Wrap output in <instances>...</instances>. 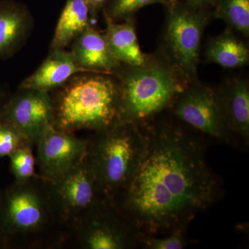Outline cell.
<instances>
[{"instance_id": "1", "label": "cell", "mask_w": 249, "mask_h": 249, "mask_svg": "<svg viewBox=\"0 0 249 249\" xmlns=\"http://www.w3.org/2000/svg\"><path fill=\"white\" fill-rule=\"evenodd\" d=\"M144 130L138 166L113 205L138 235L168 234L212 206L220 184L196 137L170 124Z\"/></svg>"}, {"instance_id": "2", "label": "cell", "mask_w": 249, "mask_h": 249, "mask_svg": "<svg viewBox=\"0 0 249 249\" xmlns=\"http://www.w3.org/2000/svg\"><path fill=\"white\" fill-rule=\"evenodd\" d=\"M67 238L40 176L1 191L0 249L58 248Z\"/></svg>"}, {"instance_id": "3", "label": "cell", "mask_w": 249, "mask_h": 249, "mask_svg": "<svg viewBox=\"0 0 249 249\" xmlns=\"http://www.w3.org/2000/svg\"><path fill=\"white\" fill-rule=\"evenodd\" d=\"M50 93L53 126L66 132L108 128L119 123L117 78L96 72H80Z\"/></svg>"}, {"instance_id": "4", "label": "cell", "mask_w": 249, "mask_h": 249, "mask_svg": "<svg viewBox=\"0 0 249 249\" xmlns=\"http://www.w3.org/2000/svg\"><path fill=\"white\" fill-rule=\"evenodd\" d=\"M88 138L86 159L108 201L127 189L145 146L142 124L119 123Z\"/></svg>"}, {"instance_id": "5", "label": "cell", "mask_w": 249, "mask_h": 249, "mask_svg": "<svg viewBox=\"0 0 249 249\" xmlns=\"http://www.w3.org/2000/svg\"><path fill=\"white\" fill-rule=\"evenodd\" d=\"M121 68L116 75L119 87V123L142 124L173 103L185 87L173 65L152 61Z\"/></svg>"}, {"instance_id": "6", "label": "cell", "mask_w": 249, "mask_h": 249, "mask_svg": "<svg viewBox=\"0 0 249 249\" xmlns=\"http://www.w3.org/2000/svg\"><path fill=\"white\" fill-rule=\"evenodd\" d=\"M42 179L55 215L68 237L82 223L111 204L105 196L86 156L60 178Z\"/></svg>"}, {"instance_id": "7", "label": "cell", "mask_w": 249, "mask_h": 249, "mask_svg": "<svg viewBox=\"0 0 249 249\" xmlns=\"http://www.w3.org/2000/svg\"><path fill=\"white\" fill-rule=\"evenodd\" d=\"M166 9L165 40L172 65L189 81L196 78L201 40L209 24L207 10L192 7L180 0H170Z\"/></svg>"}, {"instance_id": "8", "label": "cell", "mask_w": 249, "mask_h": 249, "mask_svg": "<svg viewBox=\"0 0 249 249\" xmlns=\"http://www.w3.org/2000/svg\"><path fill=\"white\" fill-rule=\"evenodd\" d=\"M138 234L112 204L105 206L71 232L65 246L82 249H128L138 247Z\"/></svg>"}, {"instance_id": "9", "label": "cell", "mask_w": 249, "mask_h": 249, "mask_svg": "<svg viewBox=\"0 0 249 249\" xmlns=\"http://www.w3.org/2000/svg\"><path fill=\"white\" fill-rule=\"evenodd\" d=\"M174 114L201 133L218 141L231 142L217 91L195 81L174 101Z\"/></svg>"}, {"instance_id": "10", "label": "cell", "mask_w": 249, "mask_h": 249, "mask_svg": "<svg viewBox=\"0 0 249 249\" xmlns=\"http://www.w3.org/2000/svg\"><path fill=\"white\" fill-rule=\"evenodd\" d=\"M0 121L17 129L35 143L49 126L53 125V106L50 93L18 88L9 95L0 111Z\"/></svg>"}, {"instance_id": "11", "label": "cell", "mask_w": 249, "mask_h": 249, "mask_svg": "<svg viewBox=\"0 0 249 249\" xmlns=\"http://www.w3.org/2000/svg\"><path fill=\"white\" fill-rule=\"evenodd\" d=\"M37 173L44 179L60 178L85 158L88 139L49 126L35 142Z\"/></svg>"}, {"instance_id": "12", "label": "cell", "mask_w": 249, "mask_h": 249, "mask_svg": "<svg viewBox=\"0 0 249 249\" xmlns=\"http://www.w3.org/2000/svg\"><path fill=\"white\" fill-rule=\"evenodd\" d=\"M72 43L70 52L73 60L85 71L116 75L123 67L111 54L105 34L91 25Z\"/></svg>"}, {"instance_id": "13", "label": "cell", "mask_w": 249, "mask_h": 249, "mask_svg": "<svg viewBox=\"0 0 249 249\" xmlns=\"http://www.w3.org/2000/svg\"><path fill=\"white\" fill-rule=\"evenodd\" d=\"M33 23L25 5L14 0H0V60L17 53L27 40Z\"/></svg>"}, {"instance_id": "14", "label": "cell", "mask_w": 249, "mask_h": 249, "mask_svg": "<svg viewBox=\"0 0 249 249\" xmlns=\"http://www.w3.org/2000/svg\"><path fill=\"white\" fill-rule=\"evenodd\" d=\"M88 72L76 65L71 52L64 49H51L42 65L23 80L19 88L41 90L51 93L63 86L72 76Z\"/></svg>"}, {"instance_id": "15", "label": "cell", "mask_w": 249, "mask_h": 249, "mask_svg": "<svg viewBox=\"0 0 249 249\" xmlns=\"http://www.w3.org/2000/svg\"><path fill=\"white\" fill-rule=\"evenodd\" d=\"M223 114L231 133L247 143L249 139V87L247 80H228L217 91Z\"/></svg>"}, {"instance_id": "16", "label": "cell", "mask_w": 249, "mask_h": 249, "mask_svg": "<svg viewBox=\"0 0 249 249\" xmlns=\"http://www.w3.org/2000/svg\"><path fill=\"white\" fill-rule=\"evenodd\" d=\"M103 14L106 24L105 36L113 56L126 66H140L145 64L149 58L140 48L134 18L117 24L105 13Z\"/></svg>"}, {"instance_id": "17", "label": "cell", "mask_w": 249, "mask_h": 249, "mask_svg": "<svg viewBox=\"0 0 249 249\" xmlns=\"http://www.w3.org/2000/svg\"><path fill=\"white\" fill-rule=\"evenodd\" d=\"M91 15L85 0H66L58 23L51 49H64L91 25Z\"/></svg>"}, {"instance_id": "18", "label": "cell", "mask_w": 249, "mask_h": 249, "mask_svg": "<svg viewBox=\"0 0 249 249\" xmlns=\"http://www.w3.org/2000/svg\"><path fill=\"white\" fill-rule=\"evenodd\" d=\"M205 57L208 62L224 68H239L248 65L249 50L245 42L234 35L231 29H228L209 40Z\"/></svg>"}, {"instance_id": "19", "label": "cell", "mask_w": 249, "mask_h": 249, "mask_svg": "<svg viewBox=\"0 0 249 249\" xmlns=\"http://www.w3.org/2000/svg\"><path fill=\"white\" fill-rule=\"evenodd\" d=\"M214 18L222 19L231 29L249 35V0H215Z\"/></svg>"}, {"instance_id": "20", "label": "cell", "mask_w": 249, "mask_h": 249, "mask_svg": "<svg viewBox=\"0 0 249 249\" xmlns=\"http://www.w3.org/2000/svg\"><path fill=\"white\" fill-rule=\"evenodd\" d=\"M34 142H28L9 156L10 168L16 182H28L39 176L36 172L37 162L34 154Z\"/></svg>"}, {"instance_id": "21", "label": "cell", "mask_w": 249, "mask_h": 249, "mask_svg": "<svg viewBox=\"0 0 249 249\" xmlns=\"http://www.w3.org/2000/svg\"><path fill=\"white\" fill-rule=\"evenodd\" d=\"M187 227L174 229L164 236L138 235L137 245L145 249H181L189 243L186 235Z\"/></svg>"}, {"instance_id": "22", "label": "cell", "mask_w": 249, "mask_h": 249, "mask_svg": "<svg viewBox=\"0 0 249 249\" xmlns=\"http://www.w3.org/2000/svg\"><path fill=\"white\" fill-rule=\"evenodd\" d=\"M170 1V0H109L103 11L114 22H119L133 18L134 14L139 9L148 5H165Z\"/></svg>"}, {"instance_id": "23", "label": "cell", "mask_w": 249, "mask_h": 249, "mask_svg": "<svg viewBox=\"0 0 249 249\" xmlns=\"http://www.w3.org/2000/svg\"><path fill=\"white\" fill-rule=\"evenodd\" d=\"M28 142L31 141L26 138L14 127L0 121V158L9 157Z\"/></svg>"}, {"instance_id": "24", "label": "cell", "mask_w": 249, "mask_h": 249, "mask_svg": "<svg viewBox=\"0 0 249 249\" xmlns=\"http://www.w3.org/2000/svg\"><path fill=\"white\" fill-rule=\"evenodd\" d=\"M89 7L91 18H95L98 13L107 6L109 0H85Z\"/></svg>"}, {"instance_id": "25", "label": "cell", "mask_w": 249, "mask_h": 249, "mask_svg": "<svg viewBox=\"0 0 249 249\" xmlns=\"http://www.w3.org/2000/svg\"><path fill=\"white\" fill-rule=\"evenodd\" d=\"M215 0H183L186 4L198 9L207 10L213 6Z\"/></svg>"}, {"instance_id": "26", "label": "cell", "mask_w": 249, "mask_h": 249, "mask_svg": "<svg viewBox=\"0 0 249 249\" xmlns=\"http://www.w3.org/2000/svg\"><path fill=\"white\" fill-rule=\"evenodd\" d=\"M9 96V93L6 92V90L0 88V111H1V108H2Z\"/></svg>"}, {"instance_id": "27", "label": "cell", "mask_w": 249, "mask_h": 249, "mask_svg": "<svg viewBox=\"0 0 249 249\" xmlns=\"http://www.w3.org/2000/svg\"><path fill=\"white\" fill-rule=\"evenodd\" d=\"M1 190L0 189V196H1Z\"/></svg>"}]
</instances>
